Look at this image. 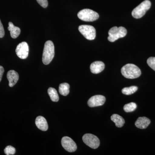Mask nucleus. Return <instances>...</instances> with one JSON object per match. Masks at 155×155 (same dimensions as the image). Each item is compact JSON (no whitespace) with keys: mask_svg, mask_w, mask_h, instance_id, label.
<instances>
[{"mask_svg":"<svg viewBox=\"0 0 155 155\" xmlns=\"http://www.w3.org/2000/svg\"><path fill=\"white\" fill-rule=\"evenodd\" d=\"M147 63L151 68L155 71V57H150L148 58Z\"/></svg>","mask_w":155,"mask_h":155,"instance_id":"nucleus-22","label":"nucleus"},{"mask_svg":"<svg viewBox=\"0 0 155 155\" xmlns=\"http://www.w3.org/2000/svg\"><path fill=\"white\" fill-rule=\"evenodd\" d=\"M35 125L38 128L42 131H46L48 128V122L44 117L38 116L35 119Z\"/></svg>","mask_w":155,"mask_h":155,"instance_id":"nucleus-13","label":"nucleus"},{"mask_svg":"<svg viewBox=\"0 0 155 155\" xmlns=\"http://www.w3.org/2000/svg\"><path fill=\"white\" fill-rule=\"evenodd\" d=\"M105 68V64L101 61H95L90 66L91 71L93 74H98L102 72Z\"/></svg>","mask_w":155,"mask_h":155,"instance_id":"nucleus-12","label":"nucleus"},{"mask_svg":"<svg viewBox=\"0 0 155 155\" xmlns=\"http://www.w3.org/2000/svg\"><path fill=\"white\" fill-rule=\"evenodd\" d=\"M4 72H5L4 68L2 66H0V82L2 81V78Z\"/></svg>","mask_w":155,"mask_h":155,"instance_id":"nucleus-25","label":"nucleus"},{"mask_svg":"<svg viewBox=\"0 0 155 155\" xmlns=\"http://www.w3.org/2000/svg\"><path fill=\"white\" fill-rule=\"evenodd\" d=\"M105 101V97L101 95H97L92 97L89 99L87 104L90 107H94L103 105Z\"/></svg>","mask_w":155,"mask_h":155,"instance_id":"nucleus-10","label":"nucleus"},{"mask_svg":"<svg viewBox=\"0 0 155 155\" xmlns=\"http://www.w3.org/2000/svg\"><path fill=\"white\" fill-rule=\"evenodd\" d=\"M29 48L28 44L23 41L19 44L16 48V53L17 56L20 59H25L28 57Z\"/></svg>","mask_w":155,"mask_h":155,"instance_id":"nucleus-9","label":"nucleus"},{"mask_svg":"<svg viewBox=\"0 0 155 155\" xmlns=\"http://www.w3.org/2000/svg\"><path fill=\"white\" fill-rule=\"evenodd\" d=\"M137 107V106L136 104L134 103L131 102L125 104L124 106L123 109L125 112L129 113V112H132L135 110Z\"/></svg>","mask_w":155,"mask_h":155,"instance_id":"nucleus-20","label":"nucleus"},{"mask_svg":"<svg viewBox=\"0 0 155 155\" xmlns=\"http://www.w3.org/2000/svg\"><path fill=\"white\" fill-rule=\"evenodd\" d=\"M61 144L64 149L69 152H74L77 150V145L75 142L68 137H64L62 138Z\"/></svg>","mask_w":155,"mask_h":155,"instance_id":"nucleus-8","label":"nucleus"},{"mask_svg":"<svg viewBox=\"0 0 155 155\" xmlns=\"http://www.w3.org/2000/svg\"><path fill=\"white\" fill-rule=\"evenodd\" d=\"M150 120L147 117H139L136 121L135 125L140 129H145L150 125Z\"/></svg>","mask_w":155,"mask_h":155,"instance_id":"nucleus-14","label":"nucleus"},{"mask_svg":"<svg viewBox=\"0 0 155 155\" xmlns=\"http://www.w3.org/2000/svg\"><path fill=\"white\" fill-rule=\"evenodd\" d=\"M84 143L90 147L96 149L99 147L100 141L97 136L91 134H86L82 137Z\"/></svg>","mask_w":155,"mask_h":155,"instance_id":"nucleus-7","label":"nucleus"},{"mask_svg":"<svg viewBox=\"0 0 155 155\" xmlns=\"http://www.w3.org/2000/svg\"><path fill=\"white\" fill-rule=\"evenodd\" d=\"M138 90V87L137 86H132L130 87H124L122 89V91L124 94L129 95L134 93Z\"/></svg>","mask_w":155,"mask_h":155,"instance_id":"nucleus-19","label":"nucleus"},{"mask_svg":"<svg viewBox=\"0 0 155 155\" xmlns=\"http://www.w3.org/2000/svg\"><path fill=\"white\" fill-rule=\"evenodd\" d=\"M54 46L52 41H48L44 45L42 55V62L45 65H48L51 62L54 56Z\"/></svg>","mask_w":155,"mask_h":155,"instance_id":"nucleus-2","label":"nucleus"},{"mask_svg":"<svg viewBox=\"0 0 155 155\" xmlns=\"http://www.w3.org/2000/svg\"><path fill=\"white\" fill-rule=\"evenodd\" d=\"M151 4L149 0H145L135 8L132 12V16L136 19H139L143 17L147 11L150 8Z\"/></svg>","mask_w":155,"mask_h":155,"instance_id":"nucleus-4","label":"nucleus"},{"mask_svg":"<svg viewBox=\"0 0 155 155\" xmlns=\"http://www.w3.org/2000/svg\"><path fill=\"white\" fill-rule=\"evenodd\" d=\"M127 33V31L124 27L122 26L119 27L114 26L109 30L108 32V40L113 42L119 38H122L126 36Z\"/></svg>","mask_w":155,"mask_h":155,"instance_id":"nucleus-3","label":"nucleus"},{"mask_svg":"<svg viewBox=\"0 0 155 155\" xmlns=\"http://www.w3.org/2000/svg\"><path fill=\"white\" fill-rule=\"evenodd\" d=\"M80 33L87 40L94 39L96 35V31L93 26L90 25H81L78 27Z\"/></svg>","mask_w":155,"mask_h":155,"instance_id":"nucleus-6","label":"nucleus"},{"mask_svg":"<svg viewBox=\"0 0 155 155\" xmlns=\"http://www.w3.org/2000/svg\"><path fill=\"white\" fill-rule=\"evenodd\" d=\"M48 93L51 100L53 102H58L59 101V97L58 92L55 89L50 87L48 90Z\"/></svg>","mask_w":155,"mask_h":155,"instance_id":"nucleus-18","label":"nucleus"},{"mask_svg":"<svg viewBox=\"0 0 155 155\" xmlns=\"http://www.w3.org/2000/svg\"><path fill=\"white\" fill-rule=\"evenodd\" d=\"M5 34L4 27H3L2 24L1 19H0V38H2L4 37Z\"/></svg>","mask_w":155,"mask_h":155,"instance_id":"nucleus-24","label":"nucleus"},{"mask_svg":"<svg viewBox=\"0 0 155 155\" xmlns=\"http://www.w3.org/2000/svg\"><path fill=\"white\" fill-rule=\"evenodd\" d=\"M8 29L10 31L11 37L13 38H16L19 36L21 32L20 28L17 26H14L12 22H9Z\"/></svg>","mask_w":155,"mask_h":155,"instance_id":"nucleus-15","label":"nucleus"},{"mask_svg":"<svg viewBox=\"0 0 155 155\" xmlns=\"http://www.w3.org/2000/svg\"><path fill=\"white\" fill-rule=\"evenodd\" d=\"M4 152L7 155H14L16 153V149L13 147L8 146L4 150Z\"/></svg>","mask_w":155,"mask_h":155,"instance_id":"nucleus-21","label":"nucleus"},{"mask_svg":"<svg viewBox=\"0 0 155 155\" xmlns=\"http://www.w3.org/2000/svg\"><path fill=\"white\" fill-rule=\"evenodd\" d=\"M37 2L43 8H46L48 7V0H37Z\"/></svg>","mask_w":155,"mask_h":155,"instance_id":"nucleus-23","label":"nucleus"},{"mask_svg":"<svg viewBox=\"0 0 155 155\" xmlns=\"http://www.w3.org/2000/svg\"><path fill=\"white\" fill-rule=\"evenodd\" d=\"M79 19L85 22H93L99 18V15L95 11L89 9L81 10L78 14Z\"/></svg>","mask_w":155,"mask_h":155,"instance_id":"nucleus-5","label":"nucleus"},{"mask_svg":"<svg viewBox=\"0 0 155 155\" xmlns=\"http://www.w3.org/2000/svg\"><path fill=\"white\" fill-rule=\"evenodd\" d=\"M111 119L116 124V126L118 127H121L124 125L125 121L123 118L118 114H114L111 117Z\"/></svg>","mask_w":155,"mask_h":155,"instance_id":"nucleus-16","label":"nucleus"},{"mask_svg":"<svg viewBox=\"0 0 155 155\" xmlns=\"http://www.w3.org/2000/svg\"><path fill=\"white\" fill-rule=\"evenodd\" d=\"M122 75L125 78L129 79H134L140 76L141 70L134 64H126L121 69Z\"/></svg>","mask_w":155,"mask_h":155,"instance_id":"nucleus-1","label":"nucleus"},{"mask_svg":"<svg viewBox=\"0 0 155 155\" xmlns=\"http://www.w3.org/2000/svg\"><path fill=\"white\" fill-rule=\"evenodd\" d=\"M7 78L9 81V85L10 87H13L17 84L19 80V74L14 70L9 71L7 73Z\"/></svg>","mask_w":155,"mask_h":155,"instance_id":"nucleus-11","label":"nucleus"},{"mask_svg":"<svg viewBox=\"0 0 155 155\" xmlns=\"http://www.w3.org/2000/svg\"><path fill=\"white\" fill-rule=\"evenodd\" d=\"M69 84L64 83L60 84L59 91L60 94L66 96L69 94Z\"/></svg>","mask_w":155,"mask_h":155,"instance_id":"nucleus-17","label":"nucleus"}]
</instances>
